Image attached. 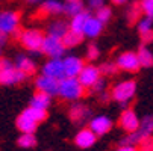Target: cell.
Instances as JSON below:
<instances>
[{"label": "cell", "mask_w": 153, "mask_h": 151, "mask_svg": "<svg viewBox=\"0 0 153 151\" xmlns=\"http://www.w3.org/2000/svg\"><path fill=\"white\" fill-rule=\"evenodd\" d=\"M47 118V110L35 109V107H26L17 118V128L23 133H35L39 122Z\"/></svg>", "instance_id": "obj_1"}, {"label": "cell", "mask_w": 153, "mask_h": 151, "mask_svg": "<svg viewBox=\"0 0 153 151\" xmlns=\"http://www.w3.org/2000/svg\"><path fill=\"white\" fill-rule=\"evenodd\" d=\"M85 94V88L82 86V83L79 82L77 77H67L59 80V89H58V95L62 100L67 101H76L79 98H82Z\"/></svg>", "instance_id": "obj_2"}, {"label": "cell", "mask_w": 153, "mask_h": 151, "mask_svg": "<svg viewBox=\"0 0 153 151\" xmlns=\"http://www.w3.org/2000/svg\"><path fill=\"white\" fill-rule=\"evenodd\" d=\"M26 77L27 76L23 71H20L15 67V63H12L8 59L0 57V85L14 86V85H18L21 82H25Z\"/></svg>", "instance_id": "obj_3"}, {"label": "cell", "mask_w": 153, "mask_h": 151, "mask_svg": "<svg viewBox=\"0 0 153 151\" xmlns=\"http://www.w3.org/2000/svg\"><path fill=\"white\" fill-rule=\"evenodd\" d=\"M135 94H137V82L135 80H123L112 88L111 98L123 106H127L135 97Z\"/></svg>", "instance_id": "obj_4"}, {"label": "cell", "mask_w": 153, "mask_h": 151, "mask_svg": "<svg viewBox=\"0 0 153 151\" xmlns=\"http://www.w3.org/2000/svg\"><path fill=\"white\" fill-rule=\"evenodd\" d=\"M20 42L27 52L30 53H41L42 41H44V33L39 29H26L20 33Z\"/></svg>", "instance_id": "obj_5"}, {"label": "cell", "mask_w": 153, "mask_h": 151, "mask_svg": "<svg viewBox=\"0 0 153 151\" xmlns=\"http://www.w3.org/2000/svg\"><path fill=\"white\" fill-rule=\"evenodd\" d=\"M65 47L61 38L52 36V35H46L44 41H42V47H41V53H44L49 57H62L65 53Z\"/></svg>", "instance_id": "obj_6"}, {"label": "cell", "mask_w": 153, "mask_h": 151, "mask_svg": "<svg viewBox=\"0 0 153 151\" xmlns=\"http://www.w3.org/2000/svg\"><path fill=\"white\" fill-rule=\"evenodd\" d=\"M20 26V14L15 11H0V32L12 35L18 30Z\"/></svg>", "instance_id": "obj_7"}, {"label": "cell", "mask_w": 153, "mask_h": 151, "mask_svg": "<svg viewBox=\"0 0 153 151\" xmlns=\"http://www.w3.org/2000/svg\"><path fill=\"white\" fill-rule=\"evenodd\" d=\"M117 67L118 70H123V71H127V73H135L141 68L140 65V59H138V55L134 53V52H123L117 56Z\"/></svg>", "instance_id": "obj_8"}, {"label": "cell", "mask_w": 153, "mask_h": 151, "mask_svg": "<svg viewBox=\"0 0 153 151\" xmlns=\"http://www.w3.org/2000/svg\"><path fill=\"white\" fill-rule=\"evenodd\" d=\"M102 77V73H100V68L96 67V65H85L80 71V74L77 76L79 82L82 83V86L86 89V88H93V86L100 80Z\"/></svg>", "instance_id": "obj_9"}, {"label": "cell", "mask_w": 153, "mask_h": 151, "mask_svg": "<svg viewBox=\"0 0 153 151\" xmlns=\"http://www.w3.org/2000/svg\"><path fill=\"white\" fill-rule=\"evenodd\" d=\"M42 73L49 77H53L56 80H61L65 77V71H64V60L61 57H50L44 65H42Z\"/></svg>", "instance_id": "obj_10"}, {"label": "cell", "mask_w": 153, "mask_h": 151, "mask_svg": "<svg viewBox=\"0 0 153 151\" xmlns=\"http://www.w3.org/2000/svg\"><path fill=\"white\" fill-rule=\"evenodd\" d=\"M140 116L137 115L135 110L132 109H124L120 115V119H118V124L120 127L123 128L124 132L130 133V132H137L140 128Z\"/></svg>", "instance_id": "obj_11"}, {"label": "cell", "mask_w": 153, "mask_h": 151, "mask_svg": "<svg viewBox=\"0 0 153 151\" xmlns=\"http://www.w3.org/2000/svg\"><path fill=\"white\" fill-rule=\"evenodd\" d=\"M35 86H36V91L41 92H46L49 95H58V89H59V80L49 77L46 74H41L35 79Z\"/></svg>", "instance_id": "obj_12"}, {"label": "cell", "mask_w": 153, "mask_h": 151, "mask_svg": "<svg viewBox=\"0 0 153 151\" xmlns=\"http://www.w3.org/2000/svg\"><path fill=\"white\" fill-rule=\"evenodd\" d=\"M90 128L97 135V136H103L106 133L111 132L112 128V119L106 116V115H99L90 119Z\"/></svg>", "instance_id": "obj_13"}, {"label": "cell", "mask_w": 153, "mask_h": 151, "mask_svg": "<svg viewBox=\"0 0 153 151\" xmlns=\"http://www.w3.org/2000/svg\"><path fill=\"white\" fill-rule=\"evenodd\" d=\"M97 138L99 136L91 130L90 127L88 128H82V130L77 132V135L74 136V144H76V147H79L82 150H88V148H91L96 144Z\"/></svg>", "instance_id": "obj_14"}, {"label": "cell", "mask_w": 153, "mask_h": 151, "mask_svg": "<svg viewBox=\"0 0 153 151\" xmlns=\"http://www.w3.org/2000/svg\"><path fill=\"white\" fill-rule=\"evenodd\" d=\"M62 60H64V71H65L67 77H77L80 74L82 68L85 67L83 60L77 56H68Z\"/></svg>", "instance_id": "obj_15"}, {"label": "cell", "mask_w": 153, "mask_h": 151, "mask_svg": "<svg viewBox=\"0 0 153 151\" xmlns=\"http://www.w3.org/2000/svg\"><path fill=\"white\" fill-rule=\"evenodd\" d=\"M103 23L102 21L94 15V17H91L90 15V18L86 20V23H85V27H83V36H86V38H97L100 33H102V30H103Z\"/></svg>", "instance_id": "obj_16"}, {"label": "cell", "mask_w": 153, "mask_h": 151, "mask_svg": "<svg viewBox=\"0 0 153 151\" xmlns=\"http://www.w3.org/2000/svg\"><path fill=\"white\" fill-rule=\"evenodd\" d=\"M39 12L44 15H59L64 12V5L59 0H42Z\"/></svg>", "instance_id": "obj_17"}, {"label": "cell", "mask_w": 153, "mask_h": 151, "mask_svg": "<svg viewBox=\"0 0 153 151\" xmlns=\"http://www.w3.org/2000/svg\"><path fill=\"white\" fill-rule=\"evenodd\" d=\"M15 67L20 70V71H23L26 76H30L36 71V65H35V62L26 56V55H18L15 57Z\"/></svg>", "instance_id": "obj_18"}, {"label": "cell", "mask_w": 153, "mask_h": 151, "mask_svg": "<svg viewBox=\"0 0 153 151\" xmlns=\"http://www.w3.org/2000/svg\"><path fill=\"white\" fill-rule=\"evenodd\" d=\"M70 30V26L65 20H53L47 27V35L56 36V38H64V35Z\"/></svg>", "instance_id": "obj_19"}, {"label": "cell", "mask_w": 153, "mask_h": 151, "mask_svg": "<svg viewBox=\"0 0 153 151\" xmlns=\"http://www.w3.org/2000/svg\"><path fill=\"white\" fill-rule=\"evenodd\" d=\"M52 103V95L46 94V92H41V91H36L32 98H30V107H35V109H42V110H47L49 106Z\"/></svg>", "instance_id": "obj_20"}, {"label": "cell", "mask_w": 153, "mask_h": 151, "mask_svg": "<svg viewBox=\"0 0 153 151\" xmlns=\"http://www.w3.org/2000/svg\"><path fill=\"white\" fill-rule=\"evenodd\" d=\"M70 118L73 122H83L85 119L91 118V110L83 104H74L70 109Z\"/></svg>", "instance_id": "obj_21"}, {"label": "cell", "mask_w": 153, "mask_h": 151, "mask_svg": "<svg viewBox=\"0 0 153 151\" xmlns=\"http://www.w3.org/2000/svg\"><path fill=\"white\" fill-rule=\"evenodd\" d=\"M88 18H90V14L86 11H82V12L76 14L74 17H71V21L68 23L70 30L83 35V27H85V23H86V20H88Z\"/></svg>", "instance_id": "obj_22"}, {"label": "cell", "mask_w": 153, "mask_h": 151, "mask_svg": "<svg viewBox=\"0 0 153 151\" xmlns=\"http://www.w3.org/2000/svg\"><path fill=\"white\" fill-rule=\"evenodd\" d=\"M140 135L143 136V139H149L153 135V116L152 115H146L141 121H140V128H138Z\"/></svg>", "instance_id": "obj_23"}, {"label": "cell", "mask_w": 153, "mask_h": 151, "mask_svg": "<svg viewBox=\"0 0 153 151\" xmlns=\"http://www.w3.org/2000/svg\"><path fill=\"white\" fill-rule=\"evenodd\" d=\"M138 59H140V65L144 67V68H149V67H153V53L144 46L140 47L138 50Z\"/></svg>", "instance_id": "obj_24"}, {"label": "cell", "mask_w": 153, "mask_h": 151, "mask_svg": "<svg viewBox=\"0 0 153 151\" xmlns=\"http://www.w3.org/2000/svg\"><path fill=\"white\" fill-rule=\"evenodd\" d=\"M82 39H83V35H82V33H77V32H73V30H68L67 33L64 35L62 42H64V46H65V47L71 49V47L79 46L80 42H82Z\"/></svg>", "instance_id": "obj_25"}, {"label": "cell", "mask_w": 153, "mask_h": 151, "mask_svg": "<svg viewBox=\"0 0 153 151\" xmlns=\"http://www.w3.org/2000/svg\"><path fill=\"white\" fill-rule=\"evenodd\" d=\"M17 145L20 148H33L36 145V138L33 133H21L17 139Z\"/></svg>", "instance_id": "obj_26"}, {"label": "cell", "mask_w": 153, "mask_h": 151, "mask_svg": "<svg viewBox=\"0 0 153 151\" xmlns=\"http://www.w3.org/2000/svg\"><path fill=\"white\" fill-rule=\"evenodd\" d=\"M83 11V3L80 0H73V2H67L64 5V14L68 17H74L76 14Z\"/></svg>", "instance_id": "obj_27"}, {"label": "cell", "mask_w": 153, "mask_h": 151, "mask_svg": "<svg viewBox=\"0 0 153 151\" xmlns=\"http://www.w3.org/2000/svg\"><path fill=\"white\" fill-rule=\"evenodd\" d=\"M141 14H143V9H141V5L140 3H134L132 6H130L127 9V21L129 24H134V23H138V20L141 18Z\"/></svg>", "instance_id": "obj_28"}, {"label": "cell", "mask_w": 153, "mask_h": 151, "mask_svg": "<svg viewBox=\"0 0 153 151\" xmlns=\"http://www.w3.org/2000/svg\"><path fill=\"white\" fill-rule=\"evenodd\" d=\"M144 142V139H143V136L140 135V132L137 130V132H130V133H127L123 139H121V145H140V144H143Z\"/></svg>", "instance_id": "obj_29"}, {"label": "cell", "mask_w": 153, "mask_h": 151, "mask_svg": "<svg viewBox=\"0 0 153 151\" xmlns=\"http://www.w3.org/2000/svg\"><path fill=\"white\" fill-rule=\"evenodd\" d=\"M96 17L102 21V23L105 24V23H108L109 20L112 18V9L109 8V6H102V8H99V9H96Z\"/></svg>", "instance_id": "obj_30"}, {"label": "cell", "mask_w": 153, "mask_h": 151, "mask_svg": "<svg viewBox=\"0 0 153 151\" xmlns=\"http://www.w3.org/2000/svg\"><path fill=\"white\" fill-rule=\"evenodd\" d=\"M99 68H100V73L105 74V76H114L118 71L117 62H105V63H102Z\"/></svg>", "instance_id": "obj_31"}, {"label": "cell", "mask_w": 153, "mask_h": 151, "mask_svg": "<svg viewBox=\"0 0 153 151\" xmlns=\"http://www.w3.org/2000/svg\"><path fill=\"white\" fill-rule=\"evenodd\" d=\"M149 30H153L152 29V17H144V18H140L138 20V32L140 33H144V32H149Z\"/></svg>", "instance_id": "obj_32"}, {"label": "cell", "mask_w": 153, "mask_h": 151, "mask_svg": "<svg viewBox=\"0 0 153 151\" xmlns=\"http://www.w3.org/2000/svg\"><path fill=\"white\" fill-rule=\"evenodd\" d=\"M140 5H141L143 14L153 18V0H141Z\"/></svg>", "instance_id": "obj_33"}, {"label": "cell", "mask_w": 153, "mask_h": 151, "mask_svg": "<svg viewBox=\"0 0 153 151\" xmlns=\"http://www.w3.org/2000/svg\"><path fill=\"white\" fill-rule=\"evenodd\" d=\"M99 56H100V50H99V47L96 46V44H91L88 49H86V59L88 60H96V59H99Z\"/></svg>", "instance_id": "obj_34"}, {"label": "cell", "mask_w": 153, "mask_h": 151, "mask_svg": "<svg viewBox=\"0 0 153 151\" xmlns=\"http://www.w3.org/2000/svg\"><path fill=\"white\" fill-rule=\"evenodd\" d=\"M105 88H106V83H105V82L100 79V80H99V82H97V83L93 86L91 89H93V92H96V94H100V92H103V91H105Z\"/></svg>", "instance_id": "obj_35"}, {"label": "cell", "mask_w": 153, "mask_h": 151, "mask_svg": "<svg viewBox=\"0 0 153 151\" xmlns=\"http://www.w3.org/2000/svg\"><path fill=\"white\" fill-rule=\"evenodd\" d=\"M141 41H143V44H150V42L153 41V30L141 33Z\"/></svg>", "instance_id": "obj_36"}, {"label": "cell", "mask_w": 153, "mask_h": 151, "mask_svg": "<svg viewBox=\"0 0 153 151\" xmlns=\"http://www.w3.org/2000/svg\"><path fill=\"white\" fill-rule=\"evenodd\" d=\"M88 5L91 9H99V8L105 6V0H88Z\"/></svg>", "instance_id": "obj_37"}, {"label": "cell", "mask_w": 153, "mask_h": 151, "mask_svg": "<svg viewBox=\"0 0 153 151\" xmlns=\"http://www.w3.org/2000/svg\"><path fill=\"white\" fill-rule=\"evenodd\" d=\"M99 100H100L102 103H108L109 100H111V94H108L106 91H103V92L99 94Z\"/></svg>", "instance_id": "obj_38"}, {"label": "cell", "mask_w": 153, "mask_h": 151, "mask_svg": "<svg viewBox=\"0 0 153 151\" xmlns=\"http://www.w3.org/2000/svg\"><path fill=\"white\" fill-rule=\"evenodd\" d=\"M117 151H138L135 145H121Z\"/></svg>", "instance_id": "obj_39"}, {"label": "cell", "mask_w": 153, "mask_h": 151, "mask_svg": "<svg viewBox=\"0 0 153 151\" xmlns=\"http://www.w3.org/2000/svg\"><path fill=\"white\" fill-rule=\"evenodd\" d=\"M8 36H9V35H6V33H2V32H0V47H3V46L6 44Z\"/></svg>", "instance_id": "obj_40"}, {"label": "cell", "mask_w": 153, "mask_h": 151, "mask_svg": "<svg viewBox=\"0 0 153 151\" xmlns=\"http://www.w3.org/2000/svg\"><path fill=\"white\" fill-rule=\"evenodd\" d=\"M126 2H127V0H112L114 5H124Z\"/></svg>", "instance_id": "obj_41"}, {"label": "cell", "mask_w": 153, "mask_h": 151, "mask_svg": "<svg viewBox=\"0 0 153 151\" xmlns=\"http://www.w3.org/2000/svg\"><path fill=\"white\" fill-rule=\"evenodd\" d=\"M27 3H30V5H35V3H41L42 0H26Z\"/></svg>", "instance_id": "obj_42"}, {"label": "cell", "mask_w": 153, "mask_h": 151, "mask_svg": "<svg viewBox=\"0 0 153 151\" xmlns=\"http://www.w3.org/2000/svg\"><path fill=\"white\" fill-rule=\"evenodd\" d=\"M65 2H73V0H65Z\"/></svg>", "instance_id": "obj_43"}, {"label": "cell", "mask_w": 153, "mask_h": 151, "mask_svg": "<svg viewBox=\"0 0 153 151\" xmlns=\"http://www.w3.org/2000/svg\"><path fill=\"white\" fill-rule=\"evenodd\" d=\"M0 57H2V52H0Z\"/></svg>", "instance_id": "obj_44"}]
</instances>
